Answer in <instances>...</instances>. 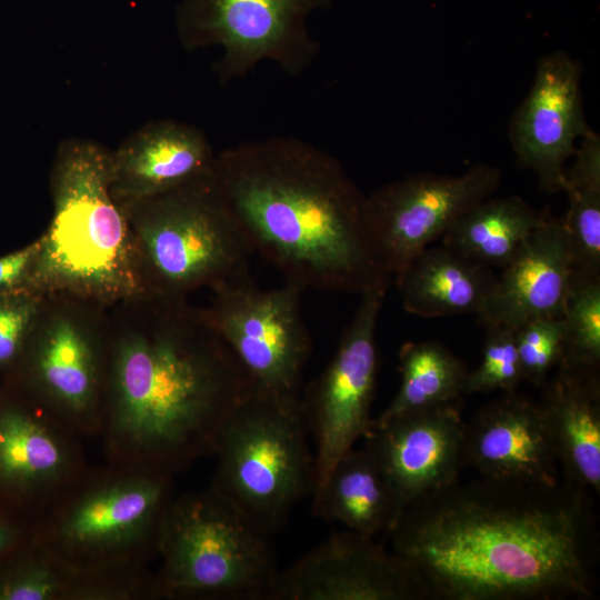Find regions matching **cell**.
<instances>
[{
    "instance_id": "obj_19",
    "label": "cell",
    "mask_w": 600,
    "mask_h": 600,
    "mask_svg": "<svg viewBox=\"0 0 600 600\" xmlns=\"http://www.w3.org/2000/svg\"><path fill=\"white\" fill-rule=\"evenodd\" d=\"M497 278L482 310L487 327L513 330L539 318L562 317L572 257L563 221L546 216Z\"/></svg>"
},
{
    "instance_id": "obj_13",
    "label": "cell",
    "mask_w": 600,
    "mask_h": 600,
    "mask_svg": "<svg viewBox=\"0 0 600 600\" xmlns=\"http://www.w3.org/2000/svg\"><path fill=\"white\" fill-rule=\"evenodd\" d=\"M23 353L36 402L82 438L98 436L107 346L84 318L71 309L41 310Z\"/></svg>"
},
{
    "instance_id": "obj_29",
    "label": "cell",
    "mask_w": 600,
    "mask_h": 600,
    "mask_svg": "<svg viewBox=\"0 0 600 600\" xmlns=\"http://www.w3.org/2000/svg\"><path fill=\"white\" fill-rule=\"evenodd\" d=\"M524 381L516 344L514 330L508 327H487L482 360L468 371L463 393L502 390L514 392Z\"/></svg>"
},
{
    "instance_id": "obj_31",
    "label": "cell",
    "mask_w": 600,
    "mask_h": 600,
    "mask_svg": "<svg viewBox=\"0 0 600 600\" xmlns=\"http://www.w3.org/2000/svg\"><path fill=\"white\" fill-rule=\"evenodd\" d=\"M42 302L43 294L28 287L0 292V369L22 356Z\"/></svg>"
},
{
    "instance_id": "obj_9",
    "label": "cell",
    "mask_w": 600,
    "mask_h": 600,
    "mask_svg": "<svg viewBox=\"0 0 600 600\" xmlns=\"http://www.w3.org/2000/svg\"><path fill=\"white\" fill-rule=\"evenodd\" d=\"M332 0H180L177 29L186 49L219 47L222 83L247 76L262 61L297 76L318 52L308 20Z\"/></svg>"
},
{
    "instance_id": "obj_17",
    "label": "cell",
    "mask_w": 600,
    "mask_h": 600,
    "mask_svg": "<svg viewBox=\"0 0 600 600\" xmlns=\"http://www.w3.org/2000/svg\"><path fill=\"white\" fill-rule=\"evenodd\" d=\"M464 456L466 463L488 479L550 486L562 481L539 401L516 391L464 421Z\"/></svg>"
},
{
    "instance_id": "obj_25",
    "label": "cell",
    "mask_w": 600,
    "mask_h": 600,
    "mask_svg": "<svg viewBox=\"0 0 600 600\" xmlns=\"http://www.w3.org/2000/svg\"><path fill=\"white\" fill-rule=\"evenodd\" d=\"M400 388L373 422L410 411L459 401L468 370L438 341L406 342L399 351Z\"/></svg>"
},
{
    "instance_id": "obj_12",
    "label": "cell",
    "mask_w": 600,
    "mask_h": 600,
    "mask_svg": "<svg viewBox=\"0 0 600 600\" xmlns=\"http://www.w3.org/2000/svg\"><path fill=\"white\" fill-rule=\"evenodd\" d=\"M501 170L476 164L460 176L417 173L366 196V221L377 258L392 279L452 223L499 188Z\"/></svg>"
},
{
    "instance_id": "obj_24",
    "label": "cell",
    "mask_w": 600,
    "mask_h": 600,
    "mask_svg": "<svg viewBox=\"0 0 600 600\" xmlns=\"http://www.w3.org/2000/svg\"><path fill=\"white\" fill-rule=\"evenodd\" d=\"M546 216L518 196L490 197L459 217L442 244L486 267L503 268Z\"/></svg>"
},
{
    "instance_id": "obj_20",
    "label": "cell",
    "mask_w": 600,
    "mask_h": 600,
    "mask_svg": "<svg viewBox=\"0 0 600 600\" xmlns=\"http://www.w3.org/2000/svg\"><path fill=\"white\" fill-rule=\"evenodd\" d=\"M214 161L200 129L171 119L151 121L111 151V192L124 207L210 176Z\"/></svg>"
},
{
    "instance_id": "obj_18",
    "label": "cell",
    "mask_w": 600,
    "mask_h": 600,
    "mask_svg": "<svg viewBox=\"0 0 600 600\" xmlns=\"http://www.w3.org/2000/svg\"><path fill=\"white\" fill-rule=\"evenodd\" d=\"M82 437L38 402L0 410V482L34 499L41 512L89 468Z\"/></svg>"
},
{
    "instance_id": "obj_33",
    "label": "cell",
    "mask_w": 600,
    "mask_h": 600,
    "mask_svg": "<svg viewBox=\"0 0 600 600\" xmlns=\"http://www.w3.org/2000/svg\"><path fill=\"white\" fill-rule=\"evenodd\" d=\"M39 251V240L0 257V292L28 287L31 269Z\"/></svg>"
},
{
    "instance_id": "obj_6",
    "label": "cell",
    "mask_w": 600,
    "mask_h": 600,
    "mask_svg": "<svg viewBox=\"0 0 600 600\" xmlns=\"http://www.w3.org/2000/svg\"><path fill=\"white\" fill-rule=\"evenodd\" d=\"M148 298L184 299L250 277L251 243L220 193L213 172L122 207Z\"/></svg>"
},
{
    "instance_id": "obj_28",
    "label": "cell",
    "mask_w": 600,
    "mask_h": 600,
    "mask_svg": "<svg viewBox=\"0 0 600 600\" xmlns=\"http://www.w3.org/2000/svg\"><path fill=\"white\" fill-rule=\"evenodd\" d=\"M569 201L562 219L567 231L572 270L600 277V189L564 187Z\"/></svg>"
},
{
    "instance_id": "obj_15",
    "label": "cell",
    "mask_w": 600,
    "mask_h": 600,
    "mask_svg": "<svg viewBox=\"0 0 600 600\" xmlns=\"http://www.w3.org/2000/svg\"><path fill=\"white\" fill-rule=\"evenodd\" d=\"M582 64L557 50L538 61L530 91L514 111L509 137L518 164L533 170L540 188L562 190L564 163L589 130L581 96Z\"/></svg>"
},
{
    "instance_id": "obj_8",
    "label": "cell",
    "mask_w": 600,
    "mask_h": 600,
    "mask_svg": "<svg viewBox=\"0 0 600 600\" xmlns=\"http://www.w3.org/2000/svg\"><path fill=\"white\" fill-rule=\"evenodd\" d=\"M268 537L211 487L172 497L158 541L160 598L269 599L279 571Z\"/></svg>"
},
{
    "instance_id": "obj_11",
    "label": "cell",
    "mask_w": 600,
    "mask_h": 600,
    "mask_svg": "<svg viewBox=\"0 0 600 600\" xmlns=\"http://www.w3.org/2000/svg\"><path fill=\"white\" fill-rule=\"evenodd\" d=\"M388 288L378 286L361 294L332 360L302 397L316 441L313 496L338 460L372 423L378 367L376 329Z\"/></svg>"
},
{
    "instance_id": "obj_22",
    "label": "cell",
    "mask_w": 600,
    "mask_h": 600,
    "mask_svg": "<svg viewBox=\"0 0 600 600\" xmlns=\"http://www.w3.org/2000/svg\"><path fill=\"white\" fill-rule=\"evenodd\" d=\"M497 278L446 246L427 247L394 277L404 310L422 318L478 314Z\"/></svg>"
},
{
    "instance_id": "obj_1",
    "label": "cell",
    "mask_w": 600,
    "mask_h": 600,
    "mask_svg": "<svg viewBox=\"0 0 600 600\" xmlns=\"http://www.w3.org/2000/svg\"><path fill=\"white\" fill-rule=\"evenodd\" d=\"M429 599H589L597 531L589 490L459 480L410 503L389 533Z\"/></svg>"
},
{
    "instance_id": "obj_7",
    "label": "cell",
    "mask_w": 600,
    "mask_h": 600,
    "mask_svg": "<svg viewBox=\"0 0 600 600\" xmlns=\"http://www.w3.org/2000/svg\"><path fill=\"white\" fill-rule=\"evenodd\" d=\"M302 396L252 390L224 422L211 488L267 534L314 486Z\"/></svg>"
},
{
    "instance_id": "obj_4",
    "label": "cell",
    "mask_w": 600,
    "mask_h": 600,
    "mask_svg": "<svg viewBox=\"0 0 600 600\" xmlns=\"http://www.w3.org/2000/svg\"><path fill=\"white\" fill-rule=\"evenodd\" d=\"M111 151L81 138L57 150L50 187L53 213L38 239L28 288L99 302L148 298L122 207L111 192Z\"/></svg>"
},
{
    "instance_id": "obj_2",
    "label": "cell",
    "mask_w": 600,
    "mask_h": 600,
    "mask_svg": "<svg viewBox=\"0 0 600 600\" xmlns=\"http://www.w3.org/2000/svg\"><path fill=\"white\" fill-rule=\"evenodd\" d=\"M148 324L107 346L98 437L106 463L173 474L213 454L253 390L244 369L184 299L153 298Z\"/></svg>"
},
{
    "instance_id": "obj_23",
    "label": "cell",
    "mask_w": 600,
    "mask_h": 600,
    "mask_svg": "<svg viewBox=\"0 0 600 600\" xmlns=\"http://www.w3.org/2000/svg\"><path fill=\"white\" fill-rule=\"evenodd\" d=\"M313 513L374 538L390 533L401 509L377 460L364 447L352 448L338 460L313 496Z\"/></svg>"
},
{
    "instance_id": "obj_30",
    "label": "cell",
    "mask_w": 600,
    "mask_h": 600,
    "mask_svg": "<svg viewBox=\"0 0 600 600\" xmlns=\"http://www.w3.org/2000/svg\"><path fill=\"white\" fill-rule=\"evenodd\" d=\"M523 380L542 387L553 368L559 364L564 346L562 317L539 318L514 330Z\"/></svg>"
},
{
    "instance_id": "obj_16",
    "label": "cell",
    "mask_w": 600,
    "mask_h": 600,
    "mask_svg": "<svg viewBox=\"0 0 600 600\" xmlns=\"http://www.w3.org/2000/svg\"><path fill=\"white\" fill-rule=\"evenodd\" d=\"M363 438L401 512L416 500L457 482L466 464L464 421L458 401L372 421Z\"/></svg>"
},
{
    "instance_id": "obj_26",
    "label": "cell",
    "mask_w": 600,
    "mask_h": 600,
    "mask_svg": "<svg viewBox=\"0 0 600 600\" xmlns=\"http://www.w3.org/2000/svg\"><path fill=\"white\" fill-rule=\"evenodd\" d=\"M564 346L560 366L599 373L600 277L573 271L563 307Z\"/></svg>"
},
{
    "instance_id": "obj_34",
    "label": "cell",
    "mask_w": 600,
    "mask_h": 600,
    "mask_svg": "<svg viewBox=\"0 0 600 600\" xmlns=\"http://www.w3.org/2000/svg\"><path fill=\"white\" fill-rule=\"evenodd\" d=\"M10 540V532L7 529L6 526L0 523V554L7 549L9 546Z\"/></svg>"
},
{
    "instance_id": "obj_27",
    "label": "cell",
    "mask_w": 600,
    "mask_h": 600,
    "mask_svg": "<svg viewBox=\"0 0 600 600\" xmlns=\"http://www.w3.org/2000/svg\"><path fill=\"white\" fill-rule=\"evenodd\" d=\"M32 556L0 582L3 600H81L82 574L31 542Z\"/></svg>"
},
{
    "instance_id": "obj_21",
    "label": "cell",
    "mask_w": 600,
    "mask_h": 600,
    "mask_svg": "<svg viewBox=\"0 0 600 600\" xmlns=\"http://www.w3.org/2000/svg\"><path fill=\"white\" fill-rule=\"evenodd\" d=\"M539 403L563 481L600 491V377L558 364Z\"/></svg>"
},
{
    "instance_id": "obj_5",
    "label": "cell",
    "mask_w": 600,
    "mask_h": 600,
    "mask_svg": "<svg viewBox=\"0 0 600 600\" xmlns=\"http://www.w3.org/2000/svg\"><path fill=\"white\" fill-rule=\"evenodd\" d=\"M171 499L170 474L89 467L41 512L32 542L84 576L143 572Z\"/></svg>"
},
{
    "instance_id": "obj_10",
    "label": "cell",
    "mask_w": 600,
    "mask_h": 600,
    "mask_svg": "<svg viewBox=\"0 0 600 600\" xmlns=\"http://www.w3.org/2000/svg\"><path fill=\"white\" fill-rule=\"evenodd\" d=\"M293 283L262 289L251 277L213 290L203 314L236 356L253 390L300 396L311 337L301 312V292Z\"/></svg>"
},
{
    "instance_id": "obj_3",
    "label": "cell",
    "mask_w": 600,
    "mask_h": 600,
    "mask_svg": "<svg viewBox=\"0 0 600 600\" xmlns=\"http://www.w3.org/2000/svg\"><path fill=\"white\" fill-rule=\"evenodd\" d=\"M213 179L253 251L287 282L358 294L390 286L366 196L324 150L293 137L241 142L216 156Z\"/></svg>"
},
{
    "instance_id": "obj_14",
    "label": "cell",
    "mask_w": 600,
    "mask_h": 600,
    "mask_svg": "<svg viewBox=\"0 0 600 600\" xmlns=\"http://www.w3.org/2000/svg\"><path fill=\"white\" fill-rule=\"evenodd\" d=\"M271 600L429 599L410 568L372 537L334 532L283 571Z\"/></svg>"
},
{
    "instance_id": "obj_32",
    "label": "cell",
    "mask_w": 600,
    "mask_h": 600,
    "mask_svg": "<svg viewBox=\"0 0 600 600\" xmlns=\"http://www.w3.org/2000/svg\"><path fill=\"white\" fill-rule=\"evenodd\" d=\"M574 162L564 169V187L600 189V138L591 129L581 137ZM562 188V190H563Z\"/></svg>"
}]
</instances>
